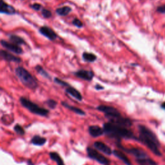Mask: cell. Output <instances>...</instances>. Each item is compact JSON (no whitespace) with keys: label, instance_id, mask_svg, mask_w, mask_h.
Here are the masks:
<instances>
[{"label":"cell","instance_id":"1","mask_svg":"<svg viewBox=\"0 0 165 165\" xmlns=\"http://www.w3.org/2000/svg\"><path fill=\"white\" fill-rule=\"evenodd\" d=\"M139 136L137 140L144 144L157 156H161V152L159 150L160 143L156 134L148 127L139 125L138 126Z\"/></svg>","mask_w":165,"mask_h":165},{"label":"cell","instance_id":"2","mask_svg":"<svg viewBox=\"0 0 165 165\" xmlns=\"http://www.w3.org/2000/svg\"><path fill=\"white\" fill-rule=\"evenodd\" d=\"M103 130L105 135L111 139H115L120 142L121 139H136L137 137L134 136V134L128 128L116 125L115 123L108 122L103 125Z\"/></svg>","mask_w":165,"mask_h":165},{"label":"cell","instance_id":"3","mask_svg":"<svg viewBox=\"0 0 165 165\" xmlns=\"http://www.w3.org/2000/svg\"><path fill=\"white\" fill-rule=\"evenodd\" d=\"M15 73L21 82L29 89L34 90L38 87V82L30 72L22 66H18L15 69Z\"/></svg>","mask_w":165,"mask_h":165},{"label":"cell","instance_id":"4","mask_svg":"<svg viewBox=\"0 0 165 165\" xmlns=\"http://www.w3.org/2000/svg\"><path fill=\"white\" fill-rule=\"evenodd\" d=\"M19 101L23 107L27 108L28 110H29L31 113H34V114L43 117L47 116V115L49 114V111L47 109L40 107L37 104L30 101L29 99H27V98L23 97H20Z\"/></svg>","mask_w":165,"mask_h":165},{"label":"cell","instance_id":"5","mask_svg":"<svg viewBox=\"0 0 165 165\" xmlns=\"http://www.w3.org/2000/svg\"><path fill=\"white\" fill-rule=\"evenodd\" d=\"M86 152L90 159L95 160L97 162L103 164V165H110V161L107 159L103 155L101 154L99 152H98L96 149L92 148L91 147H88L86 148Z\"/></svg>","mask_w":165,"mask_h":165},{"label":"cell","instance_id":"6","mask_svg":"<svg viewBox=\"0 0 165 165\" xmlns=\"http://www.w3.org/2000/svg\"><path fill=\"white\" fill-rule=\"evenodd\" d=\"M97 109L105 113V117L108 120H111L112 118L121 116L120 112H119L116 108L110 106L106 105H99L97 107Z\"/></svg>","mask_w":165,"mask_h":165},{"label":"cell","instance_id":"7","mask_svg":"<svg viewBox=\"0 0 165 165\" xmlns=\"http://www.w3.org/2000/svg\"><path fill=\"white\" fill-rule=\"evenodd\" d=\"M117 146L119 148L122 149L123 151H125V152H126L128 153H130V154L132 155V156H133L134 157H136L137 160L149 157L148 156L147 153L141 149H139V148H125V147L121 146L120 144H119V143L117 144Z\"/></svg>","mask_w":165,"mask_h":165},{"label":"cell","instance_id":"8","mask_svg":"<svg viewBox=\"0 0 165 165\" xmlns=\"http://www.w3.org/2000/svg\"><path fill=\"white\" fill-rule=\"evenodd\" d=\"M1 44L3 48L6 49L8 50H10L12 52H14L16 54H22L23 52V49L19 46L15 45L12 43H9L7 41L2 39Z\"/></svg>","mask_w":165,"mask_h":165},{"label":"cell","instance_id":"9","mask_svg":"<svg viewBox=\"0 0 165 165\" xmlns=\"http://www.w3.org/2000/svg\"><path fill=\"white\" fill-rule=\"evenodd\" d=\"M74 75L81 79L91 81L94 76V73L92 70H85L81 69L76 71L74 73Z\"/></svg>","mask_w":165,"mask_h":165},{"label":"cell","instance_id":"10","mask_svg":"<svg viewBox=\"0 0 165 165\" xmlns=\"http://www.w3.org/2000/svg\"><path fill=\"white\" fill-rule=\"evenodd\" d=\"M39 32L41 34H42L43 35L45 36V37L49 39L51 41L55 40L57 38V37H58V35H57L56 33L50 27H46V26L41 27L39 29Z\"/></svg>","mask_w":165,"mask_h":165},{"label":"cell","instance_id":"11","mask_svg":"<svg viewBox=\"0 0 165 165\" xmlns=\"http://www.w3.org/2000/svg\"><path fill=\"white\" fill-rule=\"evenodd\" d=\"M94 146L97 150H99L106 155H108V156H110L112 153H113L112 149L103 142L96 141L94 143Z\"/></svg>","mask_w":165,"mask_h":165},{"label":"cell","instance_id":"12","mask_svg":"<svg viewBox=\"0 0 165 165\" xmlns=\"http://www.w3.org/2000/svg\"><path fill=\"white\" fill-rule=\"evenodd\" d=\"M0 55H1V58L2 59H4L5 61H7L9 62L20 63V62L22 61V59H21L19 58H18V57L10 54L4 50H1V51H0Z\"/></svg>","mask_w":165,"mask_h":165},{"label":"cell","instance_id":"13","mask_svg":"<svg viewBox=\"0 0 165 165\" xmlns=\"http://www.w3.org/2000/svg\"><path fill=\"white\" fill-rule=\"evenodd\" d=\"M0 12L2 14H15L16 11L15 9L12 5H8L6 2H5L3 0H1V5H0Z\"/></svg>","mask_w":165,"mask_h":165},{"label":"cell","instance_id":"14","mask_svg":"<svg viewBox=\"0 0 165 165\" xmlns=\"http://www.w3.org/2000/svg\"><path fill=\"white\" fill-rule=\"evenodd\" d=\"M89 133L90 135L93 137H98L103 135L104 130L103 128L97 125H92L89 127Z\"/></svg>","mask_w":165,"mask_h":165},{"label":"cell","instance_id":"15","mask_svg":"<svg viewBox=\"0 0 165 165\" xmlns=\"http://www.w3.org/2000/svg\"><path fill=\"white\" fill-rule=\"evenodd\" d=\"M65 91H66V92L67 93V94H69L71 96L74 97L76 99L78 100L79 101L82 100V96L81 94V93L77 89H76L75 88L69 86H68L66 88Z\"/></svg>","mask_w":165,"mask_h":165},{"label":"cell","instance_id":"16","mask_svg":"<svg viewBox=\"0 0 165 165\" xmlns=\"http://www.w3.org/2000/svg\"><path fill=\"white\" fill-rule=\"evenodd\" d=\"M113 154L114 156L118 158L119 159H120L121 161H122L126 165H132V163L130 161V159L128 158V157L126 156V155L123 153L120 150H113Z\"/></svg>","mask_w":165,"mask_h":165},{"label":"cell","instance_id":"17","mask_svg":"<svg viewBox=\"0 0 165 165\" xmlns=\"http://www.w3.org/2000/svg\"><path fill=\"white\" fill-rule=\"evenodd\" d=\"M61 105H63V106H65V108H68L69 110L72 111L73 112L77 113V114H78V115H80V116H85V112L80 109L79 108H77V107H76V106H71L70 105H69L68 103H66V102H61Z\"/></svg>","mask_w":165,"mask_h":165},{"label":"cell","instance_id":"18","mask_svg":"<svg viewBox=\"0 0 165 165\" xmlns=\"http://www.w3.org/2000/svg\"><path fill=\"white\" fill-rule=\"evenodd\" d=\"M9 39L10 41V43H14L15 45H17L18 46L26 44L25 41L22 38H21V37H19V36L16 35L11 34L10 35Z\"/></svg>","mask_w":165,"mask_h":165},{"label":"cell","instance_id":"19","mask_svg":"<svg viewBox=\"0 0 165 165\" xmlns=\"http://www.w3.org/2000/svg\"><path fill=\"white\" fill-rule=\"evenodd\" d=\"M46 142V139L39 136H34L31 139V143L36 146H42Z\"/></svg>","mask_w":165,"mask_h":165},{"label":"cell","instance_id":"20","mask_svg":"<svg viewBox=\"0 0 165 165\" xmlns=\"http://www.w3.org/2000/svg\"><path fill=\"white\" fill-rule=\"evenodd\" d=\"M50 158L55 161L58 165H65L63 159L60 157L59 155L56 152H50L49 153Z\"/></svg>","mask_w":165,"mask_h":165},{"label":"cell","instance_id":"21","mask_svg":"<svg viewBox=\"0 0 165 165\" xmlns=\"http://www.w3.org/2000/svg\"><path fill=\"white\" fill-rule=\"evenodd\" d=\"M72 11V8L68 6L59 7L56 10V12L61 16H65Z\"/></svg>","mask_w":165,"mask_h":165},{"label":"cell","instance_id":"22","mask_svg":"<svg viewBox=\"0 0 165 165\" xmlns=\"http://www.w3.org/2000/svg\"><path fill=\"white\" fill-rule=\"evenodd\" d=\"M82 58L84 61L89 62V63H92V62H94L96 60L97 56L93 53L84 52L82 55Z\"/></svg>","mask_w":165,"mask_h":165},{"label":"cell","instance_id":"23","mask_svg":"<svg viewBox=\"0 0 165 165\" xmlns=\"http://www.w3.org/2000/svg\"><path fill=\"white\" fill-rule=\"evenodd\" d=\"M136 161L140 165H157V163L156 161H154L153 159H151L149 157L142 159H137Z\"/></svg>","mask_w":165,"mask_h":165},{"label":"cell","instance_id":"24","mask_svg":"<svg viewBox=\"0 0 165 165\" xmlns=\"http://www.w3.org/2000/svg\"><path fill=\"white\" fill-rule=\"evenodd\" d=\"M35 69L36 72H37L38 74H39L41 76H43L44 77H45V78H47V79H50L51 78L50 75L45 70V69L41 66L37 65L35 67Z\"/></svg>","mask_w":165,"mask_h":165},{"label":"cell","instance_id":"25","mask_svg":"<svg viewBox=\"0 0 165 165\" xmlns=\"http://www.w3.org/2000/svg\"><path fill=\"white\" fill-rule=\"evenodd\" d=\"M14 132L16 133L17 134H18V135L23 136V135H24L25 133V131L23 129V128L22 126H20L19 125H18H18L14 126Z\"/></svg>","mask_w":165,"mask_h":165},{"label":"cell","instance_id":"26","mask_svg":"<svg viewBox=\"0 0 165 165\" xmlns=\"http://www.w3.org/2000/svg\"><path fill=\"white\" fill-rule=\"evenodd\" d=\"M45 103L46 105H47L50 108H52V109H54L56 107L57 105H58V103L54 99H48L45 102Z\"/></svg>","mask_w":165,"mask_h":165},{"label":"cell","instance_id":"27","mask_svg":"<svg viewBox=\"0 0 165 165\" xmlns=\"http://www.w3.org/2000/svg\"><path fill=\"white\" fill-rule=\"evenodd\" d=\"M54 82H56V84H58V85H59L61 86H66V88L69 86L70 85L69 83H67L66 82H65V81L63 80H61L59 78H58V77H55L54 78Z\"/></svg>","mask_w":165,"mask_h":165},{"label":"cell","instance_id":"28","mask_svg":"<svg viewBox=\"0 0 165 165\" xmlns=\"http://www.w3.org/2000/svg\"><path fill=\"white\" fill-rule=\"evenodd\" d=\"M41 14L45 18H50L52 16V12L49 10L43 8L41 10Z\"/></svg>","mask_w":165,"mask_h":165},{"label":"cell","instance_id":"29","mask_svg":"<svg viewBox=\"0 0 165 165\" xmlns=\"http://www.w3.org/2000/svg\"><path fill=\"white\" fill-rule=\"evenodd\" d=\"M72 24L77 28H81L83 26V24H82L81 21L77 18H75L73 19V21H72Z\"/></svg>","mask_w":165,"mask_h":165},{"label":"cell","instance_id":"30","mask_svg":"<svg viewBox=\"0 0 165 165\" xmlns=\"http://www.w3.org/2000/svg\"><path fill=\"white\" fill-rule=\"evenodd\" d=\"M30 7L31 8H32V9H34L35 10H37V11L39 10L41 8V7H42V6H41V5H40L39 3H37L30 5Z\"/></svg>","mask_w":165,"mask_h":165},{"label":"cell","instance_id":"31","mask_svg":"<svg viewBox=\"0 0 165 165\" xmlns=\"http://www.w3.org/2000/svg\"><path fill=\"white\" fill-rule=\"evenodd\" d=\"M157 11L159 13L161 14H165V4L161 5L157 8Z\"/></svg>","mask_w":165,"mask_h":165},{"label":"cell","instance_id":"32","mask_svg":"<svg viewBox=\"0 0 165 165\" xmlns=\"http://www.w3.org/2000/svg\"><path fill=\"white\" fill-rule=\"evenodd\" d=\"M95 89H96V90H102V89H104V87L102 86H101L100 85H96L95 86Z\"/></svg>","mask_w":165,"mask_h":165},{"label":"cell","instance_id":"33","mask_svg":"<svg viewBox=\"0 0 165 165\" xmlns=\"http://www.w3.org/2000/svg\"><path fill=\"white\" fill-rule=\"evenodd\" d=\"M161 108H163V109L165 110V102H164L163 103H162V105H161Z\"/></svg>","mask_w":165,"mask_h":165}]
</instances>
